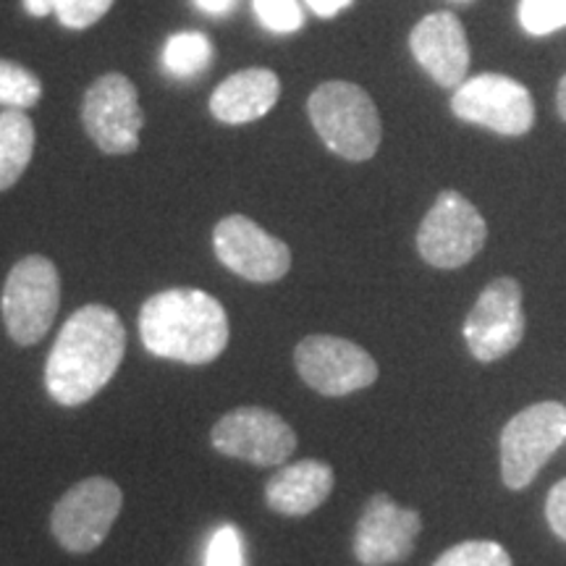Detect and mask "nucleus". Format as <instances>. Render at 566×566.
<instances>
[{"label":"nucleus","mask_w":566,"mask_h":566,"mask_svg":"<svg viewBox=\"0 0 566 566\" xmlns=\"http://www.w3.org/2000/svg\"><path fill=\"white\" fill-rule=\"evenodd\" d=\"M126 331L116 310L87 304L63 323L45 365V386L61 407L95 399L124 363Z\"/></svg>","instance_id":"nucleus-1"},{"label":"nucleus","mask_w":566,"mask_h":566,"mask_svg":"<svg viewBox=\"0 0 566 566\" xmlns=\"http://www.w3.org/2000/svg\"><path fill=\"white\" fill-rule=\"evenodd\" d=\"M139 336L153 357L208 365L229 346V315L200 289H166L142 304Z\"/></svg>","instance_id":"nucleus-2"},{"label":"nucleus","mask_w":566,"mask_h":566,"mask_svg":"<svg viewBox=\"0 0 566 566\" xmlns=\"http://www.w3.org/2000/svg\"><path fill=\"white\" fill-rule=\"evenodd\" d=\"M317 137L344 160H370L380 147L384 126L373 97L352 82H323L307 103Z\"/></svg>","instance_id":"nucleus-3"},{"label":"nucleus","mask_w":566,"mask_h":566,"mask_svg":"<svg viewBox=\"0 0 566 566\" xmlns=\"http://www.w3.org/2000/svg\"><path fill=\"white\" fill-rule=\"evenodd\" d=\"M3 323L19 346H32L45 338L59 315L61 275L51 260L30 254L11 268L3 286Z\"/></svg>","instance_id":"nucleus-4"},{"label":"nucleus","mask_w":566,"mask_h":566,"mask_svg":"<svg viewBox=\"0 0 566 566\" xmlns=\"http://www.w3.org/2000/svg\"><path fill=\"white\" fill-rule=\"evenodd\" d=\"M566 441V407L543 401L522 409L501 433V478L506 488L522 491Z\"/></svg>","instance_id":"nucleus-5"},{"label":"nucleus","mask_w":566,"mask_h":566,"mask_svg":"<svg viewBox=\"0 0 566 566\" xmlns=\"http://www.w3.org/2000/svg\"><path fill=\"white\" fill-rule=\"evenodd\" d=\"M488 239L485 218L464 195L446 189L422 218L417 250L438 271H457L483 250Z\"/></svg>","instance_id":"nucleus-6"},{"label":"nucleus","mask_w":566,"mask_h":566,"mask_svg":"<svg viewBox=\"0 0 566 566\" xmlns=\"http://www.w3.org/2000/svg\"><path fill=\"white\" fill-rule=\"evenodd\" d=\"M124 506V493L108 478H87L61 495L51 530L69 554H90L108 537Z\"/></svg>","instance_id":"nucleus-7"},{"label":"nucleus","mask_w":566,"mask_h":566,"mask_svg":"<svg viewBox=\"0 0 566 566\" xmlns=\"http://www.w3.org/2000/svg\"><path fill=\"white\" fill-rule=\"evenodd\" d=\"M451 111L467 124L504 137H522L535 124V101L522 82L504 74H478L459 84Z\"/></svg>","instance_id":"nucleus-8"},{"label":"nucleus","mask_w":566,"mask_h":566,"mask_svg":"<svg viewBox=\"0 0 566 566\" xmlns=\"http://www.w3.org/2000/svg\"><path fill=\"white\" fill-rule=\"evenodd\" d=\"M294 365L304 384L331 399L363 391L378 380V363L370 354L338 336H307L294 349Z\"/></svg>","instance_id":"nucleus-9"},{"label":"nucleus","mask_w":566,"mask_h":566,"mask_svg":"<svg viewBox=\"0 0 566 566\" xmlns=\"http://www.w3.org/2000/svg\"><path fill=\"white\" fill-rule=\"evenodd\" d=\"M525 307L520 281L501 275L488 283L464 321V342L478 363H495L522 344Z\"/></svg>","instance_id":"nucleus-10"},{"label":"nucleus","mask_w":566,"mask_h":566,"mask_svg":"<svg viewBox=\"0 0 566 566\" xmlns=\"http://www.w3.org/2000/svg\"><path fill=\"white\" fill-rule=\"evenodd\" d=\"M82 122L90 139L105 155H129L137 150L145 113L139 108L137 87L129 76L105 74L92 82L84 95Z\"/></svg>","instance_id":"nucleus-11"},{"label":"nucleus","mask_w":566,"mask_h":566,"mask_svg":"<svg viewBox=\"0 0 566 566\" xmlns=\"http://www.w3.org/2000/svg\"><path fill=\"white\" fill-rule=\"evenodd\" d=\"M210 441L223 457L258 467L281 464L296 451L292 424L265 407H239L223 415L212 424Z\"/></svg>","instance_id":"nucleus-12"},{"label":"nucleus","mask_w":566,"mask_h":566,"mask_svg":"<svg viewBox=\"0 0 566 566\" xmlns=\"http://www.w3.org/2000/svg\"><path fill=\"white\" fill-rule=\"evenodd\" d=\"M218 260L252 283H275L292 268V250L247 216H229L212 231Z\"/></svg>","instance_id":"nucleus-13"},{"label":"nucleus","mask_w":566,"mask_h":566,"mask_svg":"<svg viewBox=\"0 0 566 566\" xmlns=\"http://www.w3.org/2000/svg\"><path fill=\"white\" fill-rule=\"evenodd\" d=\"M420 530L422 516L415 509L399 506L386 493H375L354 530V556L363 566L399 564L412 554Z\"/></svg>","instance_id":"nucleus-14"},{"label":"nucleus","mask_w":566,"mask_h":566,"mask_svg":"<svg viewBox=\"0 0 566 566\" xmlns=\"http://www.w3.org/2000/svg\"><path fill=\"white\" fill-rule=\"evenodd\" d=\"M409 48L417 63L441 87H459L470 71V40L464 24L451 11L428 13L409 34Z\"/></svg>","instance_id":"nucleus-15"},{"label":"nucleus","mask_w":566,"mask_h":566,"mask_svg":"<svg viewBox=\"0 0 566 566\" xmlns=\"http://www.w3.org/2000/svg\"><path fill=\"white\" fill-rule=\"evenodd\" d=\"M334 470L321 459L281 467L265 483V504L275 514L307 516L321 509L334 493Z\"/></svg>","instance_id":"nucleus-16"},{"label":"nucleus","mask_w":566,"mask_h":566,"mask_svg":"<svg viewBox=\"0 0 566 566\" xmlns=\"http://www.w3.org/2000/svg\"><path fill=\"white\" fill-rule=\"evenodd\" d=\"M281 82L271 69H244L221 82L210 97V113L221 124H252L279 103Z\"/></svg>","instance_id":"nucleus-17"},{"label":"nucleus","mask_w":566,"mask_h":566,"mask_svg":"<svg viewBox=\"0 0 566 566\" xmlns=\"http://www.w3.org/2000/svg\"><path fill=\"white\" fill-rule=\"evenodd\" d=\"M34 124L24 111L0 113V192L21 179L34 155Z\"/></svg>","instance_id":"nucleus-18"},{"label":"nucleus","mask_w":566,"mask_h":566,"mask_svg":"<svg viewBox=\"0 0 566 566\" xmlns=\"http://www.w3.org/2000/svg\"><path fill=\"white\" fill-rule=\"evenodd\" d=\"M212 42L202 32H176L163 48V69L176 80H195L208 71Z\"/></svg>","instance_id":"nucleus-19"},{"label":"nucleus","mask_w":566,"mask_h":566,"mask_svg":"<svg viewBox=\"0 0 566 566\" xmlns=\"http://www.w3.org/2000/svg\"><path fill=\"white\" fill-rule=\"evenodd\" d=\"M40 97L42 84L38 80V74L19 66V63L0 59V105L27 111L32 108V105H38Z\"/></svg>","instance_id":"nucleus-20"},{"label":"nucleus","mask_w":566,"mask_h":566,"mask_svg":"<svg viewBox=\"0 0 566 566\" xmlns=\"http://www.w3.org/2000/svg\"><path fill=\"white\" fill-rule=\"evenodd\" d=\"M520 24L530 38H546L566 27V0H520Z\"/></svg>","instance_id":"nucleus-21"},{"label":"nucleus","mask_w":566,"mask_h":566,"mask_svg":"<svg viewBox=\"0 0 566 566\" xmlns=\"http://www.w3.org/2000/svg\"><path fill=\"white\" fill-rule=\"evenodd\" d=\"M433 566H512V556L501 543L464 541L446 551Z\"/></svg>","instance_id":"nucleus-22"},{"label":"nucleus","mask_w":566,"mask_h":566,"mask_svg":"<svg viewBox=\"0 0 566 566\" xmlns=\"http://www.w3.org/2000/svg\"><path fill=\"white\" fill-rule=\"evenodd\" d=\"M252 9L260 24L273 34H294L304 27L300 0H252Z\"/></svg>","instance_id":"nucleus-23"},{"label":"nucleus","mask_w":566,"mask_h":566,"mask_svg":"<svg viewBox=\"0 0 566 566\" xmlns=\"http://www.w3.org/2000/svg\"><path fill=\"white\" fill-rule=\"evenodd\" d=\"M113 0H59L55 17L69 30H87L111 11Z\"/></svg>","instance_id":"nucleus-24"},{"label":"nucleus","mask_w":566,"mask_h":566,"mask_svg":"<svg viewBox=\"0 0 566 566\" xmlns=\"http://www.w3.org/2000/svg\"><path fill=\"white\" fill-rule=\"evenodd\" d=\"M205 566H244L242 533L233 525H223L210 537Z\"/></svg>","instance_id":"nucleus-25"},{"label":"nucleus","mask_w":566,"mask_h":566,"mask_svg":"<svg viewBox=\"0 0 566 566\" xmlns=\"http://www.w3.org/2000/svg\"><path fill=\"white\" fill-rule=\"evenodd\" d=\"M546 516L554 533L566 541V478L551 488L546 499Z\"/></svg>","instance_id":"nucleus-26"},{"label":"nucleus","mask_w":566,"mask_h":566,"mask_svg":"<svg viewBox=\"0 0 566 566\" xmlns=\"http://www.w3.org/2000/svg\"><path fill=\"white\" fill-rule=\"evenodd\" d=\"M354 0H307V9L321 19H334L338 13L349 9Z\"/></svg>","instance_id":"nucleus-27"},{"label":"nucleus","mask_w":566,"mask_h":566,"mask_svg":"<svg viewBox=\"0 0 566 566\" xmlns=\"http://www.w3.org/2000/svg\"><path fill=\"white\" fill-rule=\"evenodd\" d=\"M195 6L208 17H226L239 6V0H195Z\"/></svg>","instance_id":"nucleus-28"},{"label":"nucleus","mask_w":566,"mask_h":566,"mask_svg":"<svg viewBox=\"0 0 566 566\" xmlns=\"http://www.w3.org/2000/svg\"><path fill=\"white\" fill-rule=\"evenodd\" d=\"M55 3L59 0H24V9L27 13H32V17H51V13H55Z\"/></svg>","instance_id":"nucleus-29"},{"label":"nucleus","mask_w":566,"mask_h":566,"mask_svg":"<svg viewBox=\"0 0 566 566\" xmlns=\"http://www.w3.org/2000/svg\"><path fill=\"white\" fill-rule=\"evenodd\" d=\"M556 108H558V116L566 122V76L562 82H558V92H556Z\"/></svg>","instance_id":"nucleus-30"},{"label":"nucleus","mask_w":566,"mask_h":566,"mask_svg":"<svg viewBox=\"0 0 566 566\" xmlns=\"http://www.w3.org/2000/svg\"><path fill=\"white\" fill-rule=\"evenodd\" d=\"M462 3H467V0H462Z\"/></svg>","instance_id":"nucleus-31"}]
</instances>
